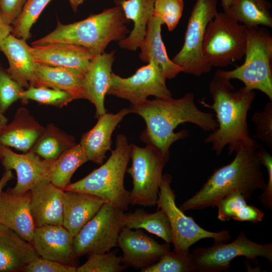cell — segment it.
<instances>
[{
	"label": "cell",
	"mask_w": 272,
	"mask_h": 272,
	"mask_svg": "<svg viewBox=\"0 0 272 272\" xmlns=\"http://www.w3.org/2000/svg\"><path fill=\"white\" fill-rule=\"evenodd\" d=\"M77 267L39 256L25 266L22 271L25 272H77Z\"/></svg>",
	"instance_id": "42"
},
{
	"label": "cell",
	"mask_w": 272,
	"mask_h": 272,
	"mask_svg": "<svg viewBox=\"0 0 272 272\" xmlns=\"http://www.w3.org/2000/svg\"><path fill=\"white\" fill-rule=\"evenodd\" d=\"M244 63L230 71L220 69L226 78L241 81L247 88L258 90L272 101V37L264 26L247 28Z\"/></svg>",
	"instance_id": "6"
},
{
	"label": "cell",
	"mask_w": 272,
	"mask_h": 272,
	"mask_svg": "<svg viewBox=\"0 0 272 272\" xmlns=\"http://www.w3.org/2000/svg\"><path fill=\"white\" fill-rule=\"evenodd\" d=\"M130 153L131 145L126 137L117 134L115 149L106 162L86 177L67 185L63 190L91 194L123 212L127 210L130 191L125 188L124 178Z\"/></svg>",
	"instance_id": "5"
},
{
	"label": "cell",
	"mask_w": 272,
	"mask_h": 272,
	"mask_svg": "<svg viewBox=\"0 0 272 272\" xmlns=\"http://www.w3.org/2000/svg\"><path fill=\"white\" fill-rule=\"evenodd\" d=\"M20 99L26 102L28 100L38 103L62 107L75 100L69 92L44 87L30 86L21 93Z\"/></svg>",
	"instance_id": "36"
},
{
	"label": "cell",
	"mask_w": 272,
	"mask_h": 272,
	"mask_svg": "<svg viewBox=\"0 0 272 272\" xmlns=\"http://www.w3.org/2000/svg\"><path fill=\"white\" fill-rule=\"evenodd\" d=\"M43 128L27 109L21 107L14 120L0 130V145L26 153L31 150Z\"/></svg>",
	"instance_id": "26"
},
{
	"label": "cell",
	"mask_w": 272,
	"mask_h": 272,
	"mask_svg": "<svg viewBox=\"0 0 272 272\" xmlns=\"http://www.w3.org/2000/svg\"><path fill=\"white\" fill-rule=\"evenodd\" d=\"M184 6L183 0H155L153 15L160 18L172 31L181 19Z\"/></svg>",
	"instance_id": "38"
},
{
	"label": "cell",
	"mask_w": 272,
	"mask_h": 272,
	"mask_svg": "<svg viewBox=\"0 0 272 272\" xmlns=\"http://www.w3.org/2000/svg\"><path fill=\"white\" fill-rule=\"evenodd\" d=\"M30 191L16 194L9 190L0 196V224L25 240H32L35 226L30 208Z\"/></svg>",
	"instance_id": "19"
},
{
	"label": "cell",
	"mask_w": 272,
	"mask_h": 272,
	"mask_svg": "<svg viewBox=\"0 0 272 272\" xmlns=\"http://www.w3.org/2000/svg\"><path fill=\"white\" fill-rule=\"evenodd\" d=\"M23 90L0 66V113H3L13 103L20 99Z\"/></svg>",
	"instance_id": "40"
},
{
	"label": "cell",
	"mask_w": 272,
	"mask_h": 272,
	"mask_svg": "<svg viewBox=\"0 0 272 272\" xmlns=\"http://www.w3.org/2000/svg\"><path fill=\"white\" fill-rule=\"evenodd\" d=\"M29 50L36 62L68 68L84 74L92 59L98 53L83 46L55 43L29 46Z\"/></svg>",
	"instance_id": "16"
},
{
	"label": "cell",
	"mask_w": 272,
	"mask_h": 272,
	"mask_svg": "<svg viewBox=\"0 0 272 272\" xmlns=\"http://www.w3.org/2000/svg\"><path fill=\"white\" fill-rule=\"evenodd\" d=\"M217 13V0H196L183 46L172 60L183 69V72L199 76L211 71L212 66L203 56L202 45L207 26Z\"/></svg>",
	"instance_id": "10"
},
{
	"label": "cell",
	"mask_w": 272,
	"mask_h": 272,
	"mask_svg": "<svg viewBox=\"0 0 272 272\" xmlns=\"http://www.w3.org/2000/svg\"><path fill=\"white\" fill-rule=\"evenodd\" d=\"M7 121L8 119L3 113H0V130L7 123Z\"/></svg>",
	"instance_id": "48"
},
{
	"label": "cell",
	"mask_w": 272,
	"mask_h": 272,
	"mask_svg": "<svg viewBox=\"0 0 272 272\" xmlns=\"http://www.w3.org/2000/svg\"><path fill=\"white\" fill-rule=\"evenodd\" d=\"M27 0H0V16L7 23L13 25Z\"/></svg>",
	"instance_id": "43"
},
{
	"label": "cell",
	"mask_w": 272,
	"mask_h": 272,
	"mask_svg": "<svg viewBox=\"0 0 272 272\" xmlns=\"http://www.w3.org/2000/svg\"><path fill=\"white\" fill-rule=\"evenodd\" d=\"M258 146L254 139L237 145L232 161L215 169L199 190L179 208L183 212L213 208L232 192L239 191L248 200L256 190H263L266 183L257 154Z\"/></svg>",
	"instance_id": "2"
},
{
	"label": "cell",
	"mask_w": 272,
	"mask_h": 272,
	"mask_svg": "<svg viewBox=\"0 0 272 272\" xmlns=\"http://www.w3.org/2000/svg\"><path fill=\"white\" fill-rule=\"evenodd\" d=\"M51 0H27L23 10L13 25L12 35L27 40L31 37L30 30L40 14Z\"/></svg>",
	"instance_id": "35"
},
{
	"label": "cell",
	"mask_w": 272,
	"mask_h": 272,
	"mask_svg": "<svg viewBox=\"0 0 272 272\" xmlns=\"http://www.w3.org/2000/svg\"><path fill=\"white\" fill-rule=\"evenodd\" d=\"M115 51L97 54L84 74V99L93 103L96 117L105 113L104 99L109 88Z\"/></svg>",
	"instance_id": "20"
},
{
	"label": "cell",
	"mask_w": 272,
	"mask_h": 272,
	"mask_svg": "<svg viewBox=\"0 0 272 272\" xmlns=\"http://www.w3.org/2000/svg\"><path fill=\"white\" fill-rule=\"evenodd\" d=\"M83 81L84 74L79 71L36 62L35 78L31 86L62 90L75 99H84Z\"/></svg>",
	"instance_id": "27"
},
{
	"label": "cell",
	"mask_w": 272,
	"mask_h": 272,
	"mask_svg": "<svg viewBox=\"0 0 272 272\" xmlns=\"http://www.w3.org/2000/svg\"><path fill=\"white\" fill-rule=\"evenodd\" d=\"M13 177L12 172L11 170H6L0 180V196L2 192V189L8 183Z\"/></svg>",
	"instance_id": "45"
},
{
	"label": "cell",
	"mask_w": 272,
	"mask_h": 272,
	"mask_svg": "<svg viewBox=\"0 0 272 272\" xmlns=\"http://www.w3.org/2000/svg\"><path fill=\"white\" fill-rule=\"evenodd\" d=\"M128 108L130 113L138 114L146 122V128L141 136L142 141L153 145L169 158L172 144L189 135L186 129L174 132L180 124L191 123L210 132L218 126L214 114L198 108L192 93H187L178 99L171 97L147 99L138 105H131Z\"/></svg>",
	"instance_id": "1"
},
{
	"label": "cell",
	"mask_w": 272,
	"mask_h": 272,
	"mask_svg": "<svg viewBox=\"0 0 272 272\" xmlns=\"http://www.w3.org/2000/svg\"><path fill=\"white\" fill-rule=\"evenodd\" d=\"M166 77L152 60L139 68L131 76L122 78L112 72L107 94L138 105L150 96L156 98L172 97L167 88Z\"/></svg>",
	"instance_id": "13"
},
{
	"label": "cell",
	"mask_w": 272,
	"mask_h": 272,
	"mask_svg": "<svg viewBox=\"0 0 272 272\" xmlns=\"http://www.w3.org/2000/svg\"><path fill=\"white\" fill-rule=\"evenodd\" d=\"M121 263V256L113 252L93 253L85 263L77 267V272H119L126 267Z\"/></svg>",
	"instance_id": "37"
},
{
	"label": "cell",
	"mask_w": 272,
	"mask_h": 272,
	"mask_svg": "<svg viewBox=\"0 0 272 272\" xmlns=\"http://www.w3.org/2000/svg\"><path fill=\"white\" fill-rule=\"evenodd\" d=\"M216 207L218 208V219L222 222L232 219L256 223L262 221L264 216L262 211L248 205L244 196L239 191L227 195L217 202Z\"/></svg>",
	"instance_id": "30"
},
{
	"label": "cell",
	"mask_w": 272,
	"mask_h": 272,
	"mask_svg": "<svg viewBox=\"0 0 272 272\" xmlns=\"http://www.w3.org/2000/svg\"><path fill=\"white\" fill-rule=\"evenodd\" d=\"M88 161L82 147L77 144L52 161L49 172L50 181L63 190L76 170Z\"/></svg>",
	"instance_id": "32"
},
{
	"label": "cell",
	"mask_w": 272,
	"mask_h": 272,
	"mask_svg": "<svg viewBox=\"0 0 272 272\" xmlns=\"http://www.w3.org/2000/svg\"><path fill=\"white\" fill-rule=\"evenodd\" d=\"M64 190L43 179L30 190V208L35 227L62 225Z\"/></svg>",
	"instance_id": "18"
},
{
	"label": "cell",
	"mask_w": 272,
	"mask_h": 272,
	"mask_svg": "<svg viewBox=\"0 0 272 272\" xmlns=\"http://www.w3.org/2000/svg\"><path fill=\"white\" fill-rule=\"evenodd\" d=\"M73 238L62 225L44 226L35 227L31 243L40 257L76 267Z\"/></svg>",
	"instance_id": "17"
},
{
	"label": "cell",
	"mask_w": 272,
	"mask_h": 272,
	"mask_svg": "<svg viewBox=\"0 0 272 272\" xmlns=\"http://www.w3.org/2000/svg\"><path fill=\"white\" fill-rule=\"evenodd\" d=\"M39 256L30 242L0 224V272L22 270Z\"/></svg>",
	"instance_id": "25"
},
{
	"label": "cell",
	"mask_w": 272,
	"mask_h": 272,
	"mask_svg": "<svg viewBox=\"0 0 272 272\" xmlns=\"http://www.w3.org/2000/svg\"><path fill=\"white\" fill-rule=\"evenodd\" d=\"M197 271L220 272L226 271L233 259L239 256L255 261L258 257L272 263V243L260 244L248 239L241 231L232 242H214L207 248L199 247L192 251Z\"/></svg>",
	"instance_id": "12"
},
{
	"label": "cell",
	"mask_w": 272,
	"mask_h": 272,
	"mask_svg": "<svg viewBox=\"0 0 272 272\" xmlns=\"http://www.w3.org/2000/svg\"><path fill=\"white\" fill-rule=\"evenodd\" d=\"M271 5L267 0H233L224 11L247 28L272 27Z\"/></svg>",
	"instance_id": "29"
},
{
	"label": "cell",
	"mask_w": 272,
	"mask_h": 272,
	"mask_svg": "<svg viewBox=\"0 0 272 272\" xmlns=\"http://www.w3.org/2000/svg\"><path fill=\"white\" fill-rule=\"evenodd\" d=\"M13 26L7 23L0 16V46L4 40L12 32Z\"/></svg>",
	"instance_id": "44"
},
{
	"label": "cell",
	"mask_w": 272,
	"mask_h": 272,
	"mask_svg": "<svg viewBox=\"0 0 272 272\" xmlns=\"http://www.w3.org/2000/svg\"><path fill=\"white\" fill-rule=\"evenodd\" d=\"M76 145L72 136L49 124L43 128L30 150L44 159L53 161Z\"/></svg>",
	"instance_id": "33"
},
{
	"label": "cell",
	"mask_w": 272,
	"mask_h": 272,
	"mask_svg": "<svg viewBox=\"0 0 272 272\" xmlns=\"http://www.w3.org/2000/svg\"><path fill=\"white\" fill-rule=\"evenodd\" d=\"M130 113L128 108H123L116 114L107 113L98 117L96 125L83 134L80 144L88 161L102 165L106 152L111 150V136L118 124Z\"/></svg>",
	"instance_id": "21"
},
{
	"label": "cell",
	"mask_w": 272,
	"mask_h": 272,
	"mask_svg": "<svg viewBox=\"0 0 272 272\" xmlns=\"http://www.w3.org/2000/svg\"><path fill=\"white\" fill-rule=\"evenodd\" d=\"M62 226L74 236L99 211L105 202L96 195L64 190Z\"/></svg>",
	"instance_id": "23"
},
{
	"label": "cell",
	"mask_w": 272,
	"mask_h": 272,
	"mask_svg": "<svg viewBox=\"0 0 272 272\" xmlns=\"http://www.w3.org/2000/svg\"><path fill=\"white\" fill-rule=\"evenodd\" d=\"M128 21L121 7L116 4L79 22L64 25L57 21V27L52 32L31 44H74L102 53L111 41H119L126 37L129 32L126 25Z\"/></svg>",
	"instance_id": "4"
},
{
	"label": "cell",
	"mask_w": 272,
	"mask_h": 272,
	"mask_svg": "<svg viewBox=\"0 0 272 272\" xmlns=\"http://www.w3.org/2000/svg\"><path fill=\"white\" fill-rule=\"evenodd\" d=\"M141 272H191L197 271L193 255L189 250L184 252L165 254L156 263L141 269Z\"/></svg>",
	"instance_id": "34"
},
{
	"label": "cell",
	"mask_w": 272,
	"mask_h": 272,
	"mask_svg": "<svg viewBox=\"0 0 272 272\" xmlns=\"http://www.w3.org/2000/svg\"><path fill=\"white\" fill-rule=\"evenodd\" d=\"M123 216V211L104 202L97 213L74 236L76 256L107 252L116 246L119 233L125 227Z\"/></svg>",
	"instance_id": "11"
},
{
	"label": "cell",
	"mask_w": 272,
	"mask_h": 272,
	"mask_svg": "<svg viewBox=\"0 0 272 272\" xmlns=\"http://www.w3.org/2000/svg\"><path fill=\"white\" fill-rule=\"evenodd\" d=\"M0 50L8 60L6 71L10 77L22 88L30 87L35 78L36 62L26 41L11 34L2 43Z\"/></svg>",
	"instance_id": "24"
},
{
	"label": "cell",
	"mask_w": 272,
	"mask_h": 272,
	"mask_svg": "<svg viewBox=\"0 0 272 272\" xmlns=\"http://www.w3.org/2000/svg\"><path fill=\"white\" fill-rule=\"evenodd\" d=\"M0 159L6 170L14 169L17 174L15 186L8 189L11 192H26L41 181L49 178L52 161L42 160L31 150L20 154L14 153L8 147L0 145Z\"/></svg>",
	"instance_id": "15"
},
{
	"label": "cell",
	"mask_w": 272,
	"mask_h": 272,
	"mask_svg": "<svg viewBox=\"0 0 272 272\" xmlns=\"http://www.w3.org/2000/svg\"><path fill=\"white\" fill-rule=\"evenodd\" d=\"M85 0H69L73 10L75 12L77 11L79 6L81 5Z\"/></svg>",
	"instance_id": "46"
},
{
	"label": "cell",
	"mask_w": 272,
	"mask_h": 272,
	"mask_svg": "<svg viewBox=\"0 0 272 272\" xmlns=\"http://www.w3.org/2000/svg\"><path fill=\"white\" fill-rule=\"evenodd\" d=\"M124 227L119 233L117 245L122 250L121 263L125 267L141 269L156 263L169 251V243L159 244L140 229Z\"/></svg>",
	"instance_id": "14"
},
{
	"label": "cell",
	"mask_w": 272,
	"mask_h": 272,
	"mask_svg": "<svg viewBox=\"0 0 272 272\" xmlns=\"http://www.w3.org/2000/svg\"><path fill=\"white\" fill-rule=\"evenodd\" d=\"M252 120L256 125V132L251 137L265 143L272 149V101L267 102L263 110L255 112Z\"/></svg>",
	"instance_id": "39"
},
{
	"label": "cell",
	"mask_w": 272,
	"mask_h": 272,
	"mask_svg": "<svg viewBox=\"0 0 272 272\" xmlns=\"http://www.w3.org/2000/svg\"><path fill=\"white\" fill-rule=\"evenodd\" d=\"M172 180L168 173L163 174L156 202L158 209L167 215L170 225L174 252H184L199 241L212 238L214 242H224L231 239L228 230L211 232L198 225L190 217L187 216L176 204V196L170 184Z\"/></svg>",
	"instance_id": "8"
},
{
	"label": "cell",
	"mask_w": 272,
	"mask_h": 272,
	"mask_svg": "<svg viewBox=\"0 0 272 272\" xmlns=\"http://www.w3.org/2000/svg\"><path fill=\"white\" fill-rule=\"evenodd\" d=\"M257 154L261 165L265 166L267 171L268 181L265 189L259 196V200L263 207L272 210V156L259 144Z\"/></svg>",
	"instance_id": "41"
},
{
	"label": "cell",
	"mask_w": 272,
	"mask_h": 272,
	"mask_svg": "<svg viewBox=\"0 0 272 272\" xmlns=\"http://www.w3.org/2000/svg\"><path fill=\"white\" fill-rule=\"evenodd\" d=\"M209 91L213 103L210 104L202 100L200 103L215 111L218 126L208 135L204 142L211 144L212 150L217 156L228 145L230 155L237 145L252 139L249 135L247 117L256 93L244 86L236 90L230 80L221 74L220 69L209 84Z\"/></svg>",
	"instance_id": "3"
},
{
	"label": "cell",
	"mask_w": 272,
	"mask_h": 272,
	"mask_svg": "<svg viewBox=\"0 0 272 272\" xmlns=\"http://www.w3.org/2000/svg\"><path fill=\"white\" fill-rule=\"evenodd\" d=\"M131 166L126 170L132 179L130 203L144 207L156 205L163 170L169 158L151 144L131 145Z\"/></svg>",
	"instance_id": "9"
},
{
	"label": "cell",
	"mask_w": 272,
	"mask_h": 272,
	"mask_svg": "<svg viewBox=\"0 0 272 272\" xmlns=\"http://www.w3.org/2000/svg\"><path fill=\"white\" fill-rule=\"evenodd\" d=\"M155 0H115L133 28L127 37L118 42L120 47L134 51L144 39L148 23L154 10Z\"/></svg>",
	"instance_id": "28"
},
{
	"label": "cell",
	"mask_w": 272,
	"mask_h": 272,
	"mask_svg": "<svg viewBox=\"0 0 272 272\" xmlns=\"http://www.w3.org/2000/svg\"><path fill=\"white\" fill-rule=\"evenodd\" d=\"M247 27L225 13H217L208 23L202 52L212 67H226L244 56Z\"/></svg>",
	"instance_id": "7"
},
{
	"label": "cell",
	"mask_w": 272,
	"mask_h": 272,
	"mask_svg": "<svg viewBox=\"0 0 272 272\" xmlns=\"http://www.w3.org/2000/svg\"><path fill=\"white\" fill-rule=\"evenodd\" d=\"M125 227L130 229H143L157 235L170 244L172 235L169 222L165 213L161 209L153 213L143 209H137L133 212L124 213Z\"/></svg>",
	"instance_id": "31"
},
{
	"label": "cell",
	"mask_w": 272,
	"mask_h": 272,
	"mask_svg": "<svg viewBox=\"0 0 272 272\" xmlns=\"http://www.w3.org/2000/svg\"><path fill=\"white\" fill-rule=\"evenodd\" d=\"M232 1L233 0H221V4L224 11L229 8Z\"/></svg>",
	"instance_id": "47"
},
{
	"label": "cell",
	"mask_w": 272,
	"mask_h": 272,
	"mask_svg": "<svg viewBox=\"0 0 272 272\" xmlns=\"http://www.w3.org/2000/svg\"><path fill=\"white\" fill-rule=\"evenodd\" d=\"M162 20L154 15L150 18L146 28L145 36L139 48L140 59L144 62L152 60L162 72L167 79H173L183 69L174 63L167 55L161 36Z\"/></svg>",
	"instance_id": "22"
}]
</instances>
